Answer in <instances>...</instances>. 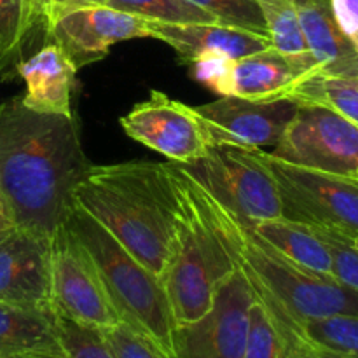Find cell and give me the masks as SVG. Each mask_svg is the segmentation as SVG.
Here are the masks:
<instances>
[{
  "label": "cell",
  "instance_id": "1",
  "mask_svg": "<svg viewBox=\"0 0 358 358\" xmlns=\"http://www.w3.org/2000/svg\"><path fill=\"white\" fill-rule=\"evenodd\" d=\"M91 168L73 115L0 103V199L13 227L52 238Z\"/></svg>",
  "mask_w": 358,
  "mask_h": 358
},
{
  "label": "cell",
  "instance_id": "2",
  "mask_svg": "<svg viewBox=\"0 0 358 358\" xmlns=\"http://www.w3.org/2000/svg\"><path fill=\"white\" fill-rule=\"evenodd\" d=\"M73 201L161 278L175 254L180 206L168 163L91 164Z\"/></svg>",
  "mask_w": 358,
  "mask_h": 358
},
{
  "label": "cell",
  "instance_id": "3",
  "mask_svg": "<svg viewBox=\"0 0 358 358\" xmlns=\"http://www.w3.org/2000/svg\"><path fill=\"white\" fill-rule=\"evenodd\" d=\"M180 206L175 254L161 282L175 324H192L212 308L219 287L238 269L213 198L177 163H168Z\"/></svg>",
  "mask_w": 358,
  "mask_h": 358
},
{
  "label": "cell",
  "instance_id": "4",
  "mask_svg": "<svg viewBox=\"0 0 358 358\" xmlns=\"http://www.w3.org/2000/svg\"><path fill=\"white\" fill-rule=\"evenodd\" d=\"M231 252L255 296L287 329L329 317H358V292L336 278L294 264L255 236L250 226L215 201Z\"/></svg>",
  "mask_w": 358,
  "mask_h": 358
},
{
  "label": "cell",
  "instance_id": "5",
  "mask_svg": "<svg viewBox=\"0 0 358 358\" xmlns=\"http://www.w3.org/2000/svg\"><path fill=\"white\" fill-rule=\"evenodd\" d=\"M63 224L90 252L122 324L145 336L173 358L177 324L159 276L76 201Z\"/></svg>",
  "mask_w": 358,
  "mask_h": 358
},
{
  "label": "cell",
  "instance_id": "6",
  "mask_svg": "<svg viewBox=\"0 0 358 358\" xmlns=\"http://www.w3.org/2000/svg\"><path fill=\"white\" fill-rule=\"evenodd\" d=\"M178 166L247 226L283 219L278 189L261 149L210 145L206 156Z\"/></svg>",
  "mask_w": 358,
  "mask_h": 358
},
{
  "label": "cell",
  "instance_id": "7",
  "mask_svg": "<svg viewBox=\"0 0 358 358\" xmlns=\"http://www.w3.org/2000/svg\"><path fill=\"white\" fill-rule=\"evenodd\" d=\"M275 178L283 219L329 229L355 240L358 236V178L301 168L276 159L261 149Z\"/></svg>",
  "mask_w": 358,
  "mask_h": 358
},
{
  "label": "cell",
  "instance_id": "8",
  "mask_svg": "<svg viewBox=\"0 0 358 358\" xmlns=\"http://www.w3.org/2000/svg\"><path fill=\"white\" fill-rule=\"evenodd\" d=\"M269 154L301 168L357 178L358 126L322 105L297 103L292 121Z\"/></svg>",
  "mask_w": 358,
  "mask_h": 358
},
{
  "label": "cell",
  "instance_id": "9",
  "mask_svg": "<svg viewBox=\"0 0 358 358\" xmlns=\"http://www.w3.org/2000/svg\"><path fill=\"white\" fill-rule=\"evenodd\" d=\"M52 310L84 327L105 331L121 324L90 252L62 224L51 238Z\"/></svg>",
  "mask_w": 358,
  "mask_h": 358
},
{
  "label": "cell",
  "instance_id": "10",
  "mask_svg": "<svg viewBox=\"0 0 358 358\" xmlns=\"http://www.w3.org/2000/svg\"><path fill=\"white\" fill-rule=\"evenodd\" d=\"M255 292L240 268L219 287L199 320L175 329L173 358H245L248 310Z\"/></svg>",
  "mask_w": 358,
  "mask_h": 358
},
{
  "label": "cell",
  "instance_id": "11",
  "mask_svg": "<svg viewBox=\"0 0 358 358\" xmlns=\"http://www.w3.org/2000/svg\"><path fill=\"white\" fill-rule=\"evenodd\" d=\"M126 135L166 156L171 163L187 164L208 152V136L194 108L152 90L129 114L121 117Z\"/></svg>",
  "mask_w": 358,
  "mask_h": 358
},
{
  "label": "cell",
  "instance_id": "12",
  "mask_svg": "<svg viewBox=\"0 0 358 358\" xmlns=\"http://www.w3.org/2000/svg\"><path fill=\"white\" fill-rule=\"evenodd\" d=\"M205 128L210 145H236L245 149L275 147L297 110L296 101L278 98L252 101L220 96L192 107Z\"/></svg>",
  "mask_w": 358,
  "mask_h": 358
},
{
  "label": "cell",
  "instance_id": "13",
  "mask_svg": "<svg viewBox=\"0 0 358 358\" xmlns=\"http://www.w3.org/2000/svg\"><path fill=\"white\" fill-rule=\"evenodd\" d=\"M143 37H150L149 21L108 6L72 10L51 24V42L63 49L77 70L103 59L117 42Z\"/></svg>",
  "mask_w": 358,
  "mask_h": 358
},
{
  "label": "cell",
  "instance_id": "14",
  "mask_svg": "<svg viewBox=\"0 0 358 358\" xmlns=\"http://www.w3.org/2000/svg\"><path fill=\"white\" fill-rule=\"evenodd\" d=\"M0 303L55 311L51 238L13 227L0 243Z\"/></svg>",
  "mask_w": 358,
  "mask_h": 358
},
{
  "label": "cell",
  "instance_id": "15",
  "mask_svg": "<svg viewBox=\"0 0 358 358\" xmlns=\"http://www.w3.org/2000/svg\"><path fill=\"white\" fill-rule=\"evenodd\" d=\"M150 37L166 42L178 59L191 66L206 56H226L238 59L271 48L268 35L222 23L166 24L149 21Z\"/></svg>",
  "mask_w": 358,
  "mask_h": 358
},
{
  "label": "cell",
  "instance_id": "16",
  "mask_svg": "<svg viewBox=\"0 0 358 358\" xmlns=\"http://www.w3.org/2000/svg\"><path fill=\"white\" fill-rule=\"evenodd\" d=\"M77 66L55 42L42 45L17 66V76L27 84L21 96L24 107L41 114L72 115V93Z\"/></svg>",
  "mask_w": 358,
  "mask_h": 358
},
{
  "label": "cell",
  "instance_id": "17",
  "mask_svg": "<svg viewBox=\"0 0 358 358\" xmlns=\"http://www.w3.org/2000/svg\"><path fill=\"white\" fill-rule=\"evenodd\" d=\"M308 51L324 76H358V51L332 13L331 0H294Z\"/></svg>",
  "mask_w": 358,
  "mask_h": 358
},
{
  "label": "cell",
  "instance_id": "18",
  "mask_svg": "<svg viewBox=\"0 0 358 358\" xmlns=\"http://www.w3.org/2000/svg\"><path fill=\"white\" fill-rule=\"evenodd\" d=\"M297 77L285 56L271 45L264 51L234 59L220 96L252 101L278 100Z\"/></svg>",
  "mask_w": 358,
  "mask_h": 358
},
{
  "label": "cell",
  "instance_id": "19",
  "mask_svg": "<svg viewBox=\"0 0 358 358\" xmlns=\"http://www.w3.org/2000/svg\"><path fill=\"white\" fill-rule=\"evenodd\" d=\"M65 355L55 311L0 303V358Z\"/></svg>",
  "mask_w": 358,
  "mask_h": 358
},
{
  "label": "cell",
  "instance_id": "20",
  "mask_svg": "<svg viewBox=\"0 0 358 358\" xmlns=\"http://www.w3.org/2000/svg\"><path fill=\"white\" fill-rule=\"evenodd\" d=\"M250 227L255 236L261 238L282 257L308 271L334 278L329 248L310 226L287 219H275Z\"/></svg>",
  "mask_w": 358,
  "mask_h": 358
},
{
  "label": "cell",
  "instance_id": "21",
  "mask_svg": "<svg viewBox=\"0 0 358 358\" xmlns=\"http://www.w3.org/2000/svg\"><path fill=\"white\" fill-rule=\"evenodd\" d=\"M264 17L271 45L285 56L297 76L317 72L313 56L308 51L294 0H255Z\"/></svg>",
  "mask_w": 358,
  "mask_h": 358
},
{
  "label": "cell",
  "instance_id": "22",
  "mask_svg": "<svg viewBox=\"0 0 358 358\" xmlns=\"http://www.w3.org/2000/svg\"><path fill=\"white\" fill-rule=\"evenodd\" d=\"M283 98L296 103L322 105L358 126V76H301L287 87Z\"/></svg>",
  "mask_w": 358,
  "mask_h": 358
},
{
  "label": "cell",
  "instance_id": "23",
  "mask_svg": "<svg viewBox=\"0 0 358 358\" xmlns=\"http://www.w3.org/2000/svg\"><path fill=\"white\" fill-rule=\"evenodd\" d=\"M290 332L283 327L264 303L255 296L248 310L245 358H287Z\"/></svg>",
  "mask_w": 358,
  "mask_h": 358
},
{
  "label": "cell",
  "instance_id": "24",
  "mask_svg": "<svg viewBox=\"0 0 358 358\" xmlns=\"http://www.w3.org/2000/svg\"><path fill=\"white\" fill-rule=\"evenodd\" d=\"M107 6L154 23H219L213 14L189 0H108Z\"/></svg>",
  "mask_w": 358,
  "mask_h": 358
},
{
  "label": "cell",
  "instance_id": "25",
  "mask_svg": "<svg viewBox=\"0 0 358 358\" xmlns=\"http://www.w3.org/2000/svg\"><path fill=\"white\" fill-rule=\"evenodd\" d=\"M294 332L313 345L358 358V317L341 315L297 325Z\"/></svg>",
  "mask_w": 358,
  "mask_h": 358
},
{
  "label": "cell",
  "instance_id": "26",
  "mask_svg": "<svg viewBox=\"0 0 358 358\" xmlns=\"http://www.w3.org/2000/svg\"><path fill=\"white\" fill-rule=\"evenodd\" d=\"M49 42H51V0H21V31L17 42L20 62L23 63Z\"/></svg>",
  "mask_w": 358,
  "mask_h": 358
},
{
  "label": "cell",
  "instance_id": "27",
  "mask_svg": "<svg viewBox=\"0 0 358 358\" xmlns=\"http://www.w3.org/2000/svg\"><path fill=\"white\" fill-rule=\"evenodd\" d=\"M56 327L65 358H115L98 329L84 327L58 315Z\"/></svg>",
  "mask_w": 358,
  "mask_h": 358
},
{
  "label": "cell",
  "instance_id": "28",
  "mask_svg": "<svg viewBox=\"0 0 358 358\" xmlns=\"http://www.w3.org/2000/svg\"><path fill=\"white\" fill-rule=\"evenodd\" d=\"M21 31V0H0V80L17 77L20 56L17 42Z\"/></svg>",
  "mask_w": 358,
  "mask_h": 358
},
{
  "label": "cell",
  "instance_id": "29",
  "mask_svg": "<svg viewBox=\"0 0 358 358\" xmlns=\"http://www.w3.org/2000/svg\"><path fill=\"white\" fill-rule=\"evenodd\" d=\"M189 2L208 10L219 23L268 35L264 17L255 0H189Z\"/></svg>",
  "mask_w": 358,
  "mask_h": 358
},
{
  "label": "cell",
  "instance_id": "30",
  "mask_svg": "<svg viewBox=\"0 0 358 358\" xmlns=\"http://www.w3.org/2000/svg\"><path fill=\"white\" fill-rule=\"evenodd\" d=\"M311 229L329 248L332 257V276L358 292V248L353 245V240L334 231L318 227Z\"/></svg>",
  "mask_w": 358,
  "mask_h": 358
},
{
  "label": "cell",
  "instance_id": "31",
  "mask_svg": "<svg viewBox=\"0 0 358 358\" xmlns=\"http://www.w3.org/2000/svg\"><path fill=\"white\" fill-rule=\"evenodd\" d=\"M115 358H171L145 336L138 334L126 324H117L101 331Z\"/></svg>",
  "mask_w": 358,
  "mask_h": 358
},
{
  "label": "cell",
  "instance_id": "32",
  "mask_svg": "<svg viewBox=\"0 0 358 358\" xmlns=\"http://www.w3.org/2000/svg\"><path fill=\"white\" fill-rule=\"evenodd\" d=\"M233 62L234 59L226 58V56H206V58H201L192 63L191 66L192 72H194V77L199 83L208 86L217 94H220Z\"/></svg>",
  "mask_w": 358,
  "mask_h": 358
},
{
  "label": "cell",
  "instance_id": "33",
  "mask_svg": "<svg viewBox=\"0 0 358 358\" xmlns=\"http://www.w3.org/2000/svg\"><path fill=\"white\" fill-rule=\"evenodd\" d=\"M331 7L339 28L358 51V0H331Z\"/></svg>",
  "mask_w": 358,
  "mask_h": 358
},
{
  "label": "cell",
  "instance_id": "34",
  "mask_svg": "<svg viewBox=\"0 0 358 358\" xmlns=\"http://www.w3.org/2000/svg\"><path fill=\"white\" fill-rule=\"evenodd\" d=\"M290 332V346H289V357L287 358H352L341 355L338 352H332V350L322 348V346L313 345V343L306 341L304 338H301L297 332Z\"/></svg>",
  "mask_w": 358,
  "mask_h": 358
},
{
  "label": "cell",
  "instance_id": "35",
  "mask_svg": "<svg viewBox=\"0 0 358 358\" xmlns=\"http://www.w3.org/2000/svg\"><path fill=\"white\" fill-rule=\"evenodd\" d=\"M108 0H51V24L52 21L69 14L72 10L84 9V7L107 6Z\"/></svg>",
  "mask_w": 358,
  "mask_h": 358
},
{
  "label": "cell",
  "instance_id": "36",
  "mask_svg": "<svg viewBox=\"0 0 358 358\" xmlns=\"http://www.w3.org/2000/svg\"><path fill=\"white\" fill-rule=\"evenodd\" d=\"M9 229H13V222L9 220V215H7L2 199H0V231H9Z\"/></svg>",
  "mask_w": 358,
  "mask_h": 358
},
{
  "label": "cell",
  "instance_id": "37",
  "mask_svg": "<svg viewBox=\"0 0 358 358\" xmlns=\"http://www.w3.org/2000/svg\"><path fill=\"white\" fill-rule=\"evenodd\" d=\"M23 358H65V355H34V357H23Z\"/></svg>",
  "mask_w": 358,
  "mask_h": 358
},
{
  "label": "cell",
  "instance_id": "38",
  "mask_svg": "<svg viewBox=\"0 0 358 358\" xmlns=\"http://www.w3.org/2000/svg\"><path fill=\"white\" fill-rule=\"evenodd\" d=\"M9 231H0V243H2V241L6 240V236H7V234H9Z\"/></svg>",
  "mask_w": 358,
  "mask_h": 358
},
{
  "label": "cell",
  "instance_id": "39",
  "mask_svg": "<svg viewBox=\"0 0 358 358\" xmlns=\"http://www.w3.org/2000/svg\"><path fill=\"white\" fill-rule=\"evenodd\" d=\"M353 245H355V247L358 248V236L355 238V240H353Z\"/></svg>",
  "mask_w": 358,
  "mask_h": 358
},
{
  "label": "cell",
  "instance_id": "40",
  "mask_svg": "<svg viewBox=\"0 0 358 358\" xmlns=\"http://www.w3.org/2000/svg\"><path fill=\"white\" fill-rule=\"evenodd\" d=\"M357 178H358V175H357Z\"/></svg>",
  "mask_w": 358,
  "mask_h": 358
}]
</instances>
